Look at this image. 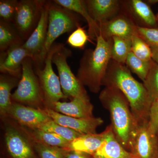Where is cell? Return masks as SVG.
Wrapping results in <instances>:
<instances>
[{
  "mask_svg": "<svg viewBox=\"0 0 158 158\" xmlns=\"http://www.w3.org/2000/svg\"><path fill=\"white\" fill-rule=\"evenodd\" d=\"M102 85L118 88L125 97L131 110L138 123L148 121L150 109L153 101L144 84L132 76L125 64L111 59Z\"/></svg>",
  "mask_w": 158,
  "mask_h": 158,
  "instance_id": "cell-1",
  "label": "cell"
},
{
  "mask_svg": "<svg viewBox=\"0 0 158 158\" xmlns=\"http://www.w3.org/2000/svg\"><path fill=\"white\" fill-rule=\"evenodd\" d=\"M99 98L103 106L110 113V126L116 139L129 151L132 135L138 123L127 99L119 89L113 86H106Z\"/></svg>",
  "mask_w": 158,
  "mask_h": 158,
  "instance_id": "cell-2",
  "label": "cell"
},
{
  "mask_svg": "<svg viewBox=\"0 0 158 158\" xmlns=\"http://www.w3.org/2000/svg\"><path fill=\"white\" fill-rule=\"evenodd\" d=\"M95 48L84 52L79 63L77 77L91 92L100 90L109 63L111 60L112 40H106L100 34L96 37Z\"/></svg>",
  "mask_w": 158,
  "mask_h": 158,
  "instance_id": "cell-3",
  "label": "cell"
},
{
  "mask_svg": "<svg viewBox=\"0 0 158 158\" xmlns=\"http://www.w3.org/2000/svg\"><path fill=\"white\" fill-rule=\"evenodd\" d=\"M48 25L47 35L43 48L33 59L35 68H42L49 51L59 36L73 32L80 26L78 14L63 8L53 1H49Z\"/></svg>",
  "mask_w": 158,
  "mask_h": 158,
  "instance_id": "cell-4",
  "label": "cell"
},
{
  "mask_svg": "<svg viewBox=\"0 0 158 158\" xmlns=\"http://www.w3.org/2000/svg\"><path fill=\"white\" fill-rule=\"evenodd\" d=\"M22 74L11 99L21 103L39 106L44 102V96L39 79L34 70L33 59L26 58L23 63Z\"/></svg>",
  "mask_w": 158,
  "mask_h": 158,
  "instance_id": "cell-5",
  "label": "cell"
},
{
  "mask_svg": "<svg viewBox=\"0 0 158 158\" xmlns=\"http://www.w3.org/2000/svg\"><path fill=\"white\" fill-rule=\"evenodd\" d=\"M64 45L62 43L54 44L47 55L43 67H34L43 93L44 102L49 108L60 100L67 98L62 92L59 77L54 72L52 65L54 54Z\"/></svg>",
  "mask_w": 158,
  "mask_h": 158,
  "instance_id": "cell-6",
  "label": "cell"
},
{
  "mask_svg": "<svg viewBox=\"0 0 158 158\" xmlns=\"http://www.w3.org/2000/svg\"><path fill=\"white\" fill-rule=\"evenodd\" d=\"M71 51L65 45L56 52L52 61L56 65L62 91L67 98H89L84 86L80 83L72 72L67 63V59L71 56Z\"/></svg>",
  "mask_w": 158,
  "mask_h": 158,
  "instance_id": "cell-7",
  "label": "cell"
},
{
  "mask_svg": "<svg viewBox=\"0 0 158 158\" xmlns=\"http://www.w3.org/2000/svg\"><path fill=\"white\" fill-rule=\"evenodd\" d=\"M45 0L19 1L12 25L25 41L37 27Z\"/></svg>",
  "mask_w": 158,
  "mask_h": 158,
  "instance_id": "cell-8",
  "label": "cell"
},
{
  "mask_svg": "<svg viewBox=\"0 0 158 158\" xmlns=\"http://www.w3.org/2000/svg\"><path fill=\"white\" fill-rule=\"evenodd\" d=\"M129 152L135 158H157L158 136L151 129L148 121L139 123L133 132Z\"/></svg>",
  "mask_w": 158,
  "mask_h": 158,
  "instance_id": "cell-9",
  "label": "cell"
},
{
  "mask_svg": "<svg viewBox=\"0 0 158 158\" xmlns=\"http://www.w3.org/2000/svg\"><path fill=\"white\" fill-rule=\"evenodd\" d=\"M56 123L83 134H96V129L104 121L100 117L77 118L58 113L50 108L41 109Z\"/></svg>",
  "mask_w": 158,
  "mask_h": 158,
  "instance_id": "cell-10",
  "label": "cell"
},
{
  "mask_svg": "<svg viewBox=\"0 0 158 158\" xmlns=\"http://www.w3.org/2000/svg\"><path fill=\"white\" fill-rule=\"evenodd\" d=\"M23 44L15 46L6 52H1V73L21 78L24 60L27 57L33 59L31 54L24 47Z\"/></svg>",
  "mask_w": 158,
  "mask_h": 158,
  "instance_id": "cell-11",
  "label": "cell"
},
{
  "mask_svg": "<svg viewBox=\"0 0 158 158\" xmlns=\"http://www.w3.org/2000/svg\"><path fill=\"white\" fill-rule=\"evenodd\" d=\"M100 34L106 40L113 37L131 40L137 34L136 26L128 18L123 15L115 16L110 20L99 24Z\"/></svg>",
  "mask_w": 158,
  "mask_h": 158,
  "instance_id": "cell-12",
  "label": "cell"
},
{
  "mask_svg": "<svg viewBox=\"0 0 158 158\" xmlns=\"http://www.w3.org/2000/svg\"><path fill=\"white\" fill-rule=\"evenodd\" d=\"M8 114L21 124L34 130L38 129L51 119L41 109H35L16 103L12 104Z\"/></svg>",
  "mask_w": 158,
  "mask_h": 158,
  "instance_id": "cell-13",
  "label": "cell"
},
{
  "mask_svg": "<svg viewBox=\"0 0 158 158\" xmlns=\"http://www.w3.org/2000/svg\"><path fill=\"white\" fill-rule=\"evenodd\" d=\"M48 6L49 1H46L38 24L23 44L33 59L39 55L45 43L48 25Z\"/></svg>",
  "mask_w": 158,
  "mask_h": 158,
  "instance_id": "cell-14",
  "label": "cell"
},
{
  "mask_svg": "<svg viewBox=\"0 0 158 158\" xmlns=\"http://www.w3.org/2000/svg\"><path fill=\"white\" fill-rule=\"evenodd\" d=\"M58 112L77 118H90L94 117V106L90 98H75L69 102H58L54 103L50 108Z\"/></svg>",
  "mask_w": 158,
  "mask_h": 158,
  "instance_id": "cell-15",
  "label": "cell"
},
{
  "mask_svg": "<svg viewBox=\"0 0 158 158\" xmlns=\"http://www.w3.org/2000/svg\"><path fill=\"white\" fill-rule=\"evenodd\" d=\"M105 139L93 158H135L116 139L110 125L105 130Z\"/></svg>",
  "mask_w": 158,
  "mask_h": 158,
  "instance_id": "cell-16",
  "label": "cell"
},
{
  "mask_svg": "<svg viewBox=\"0 0 158 158\" xmlns=\"http://www.w3.org/2000/svg\"><path fill=\"white\" fill-rule=\"evenodd\" d=\"M85 2L90 16L98 25L115 17L119 9V1L117 0H87Z\"/></svg>",
  "mask_w": 158,
  "mask_h": 158,
  "instance_id": "cell-17",
  "label": "cell"
},
{
  "mask_svg": "<svg viewBox=\"0 0 158 158\" xmlns=\"http://www.w3.org/2000/svg\"><path fill=\"white\" fill-rule=\"evenodd\" d=\"M5 136L7 149L12 157L33 158L31 145L18 131L14 129H8Z\"/></svg>",
  "mask_w": 158,
  "mask_h": 158,
  "instance_id": "cell-18",
  "label": "cell"
},
{
  "mask_svg": "<svg viewBox=\"0 0 158 158\" xmlns=\"http://www.w3.org/2000/svg\"><path fill=\"white\" fill-rule=\"evenodd\" d=\"M105 131L100 134H84L69 143L64 150L79 151L92 156L105 139Z\"/></svg>",
  "mask_w": 158,
  "mask_h": 158,
  "instance_id": "cell-19",
  "label": "cell"
},
{
  "mask_svg": "<svg viewBox=\"0 0 158 158\" xmlns=\"http://www.w3.org/2000/svg\"><path fill=\"white\" fill-rule=\"evenodd\" d=\"M63 8L68 9L84 18L88 26V34L92 38L96 37L100 34L99 25L90 16L86 7L85 1L82 0H54L53 1Z\"/></svg>",
  "mask_w": 158,
  "mask_h": 158,
  "instance_id": "cell-20",
  "label": "cell"
},
{
  "mask_svg": "<svg viewBox=\"0 0 158 158\" xmlns=\"http://www.w3.org/2000/svg\"><path fill=\"white\" fill-rule=\"evenodd\" d=\"M11 24L0 20L1 52H6L13 47L24 43V40Z\"/></svg>",
  "mask_w": 158,
  "mask_h": 158,
  "instance_id": "cell-21",
  "label": "cell"
},
{
  "mask_svg": "<svg viewBox=\"0 0 158 158\" xmlns=\"http://www.w3.org/2000/svg\"><path fill=\"white\" fill-rule=\"evenodd\" d=\"M19 79L2 73L0 76V112L2 115L8 114L12 105L11 90L18 85Z\"/></svg>",
  "mask_w": 158,
  "mask_h": 158,
  "instance_id": "cell-22",
  "label": "cell"
},
{
  "mask_svg": "<svg viewBox=\"0 0 158 158\" xmlns=\"http://www.w3.org/2000/svg\"><path fill=\"white\" fill-rule=\"evenodd\" d=\"M130 8L133 14L147 27L155 28L158 22L148 4L141 0H132Z\"/></svg>",
  "mask_w": 158,
  "mask_h": 158,
  "instance_id": "cell-23",
  "label": "cell"
},
{
  "mask_svg": "<svg viewBox=\"0 0 158 158\" xmlns=\"http://www.w3.org/2000/svg\"><path fill=\"white\" fill-rule=\"evenodd\" d=\"M112 40V60L120 64H125L128 56L131 52V40L113 37Z\"/></svg>",
  "mask_w": 158,
  "mask_h": 158,
  "instance_id": "cell-24",
  "label": "cell"
},
{
  "mask_svg": "<svg viewBox=\"0 0 158 158\" xmlns=\"http://www.w3.org/2000/svg\"><path fill=\"white\" fill-rule=\"evenodd\" d=\"M152 60L144 61L136 56L132 52L128 56L125 64L131 72L137 75L144 82L151 66Z\"/></svg>",
  "mask_w": 158,
  "mask_h": 158,
  "instance_id": "cell-25",
  "label": "cell"
},
{
  "mask_svg": "<svg viewBox=\"0 0 158 158\" xmlns=\"http://www.w3.org/2000/svg\"><path fill=\"white\" fill-rule=\"evenodd\" d=\"M37 130L55 133L69 142L83 135L74 130L56 123L52 118L44 123Z\"/></svg>",
  "mask_w": 158,
  "mask_h": 158,
  "instance_id": "cell-26",
  "label": "cell"
},
{
  "mask_svg": "<svg viewBox=\"0 0 158 158\" xmlns=\"http://www.w3.org/2000/svg\"><path fill=\"white\" fill-rule=\"evenodd\" d=\"M34 131L35 137L39 142L49 146L64 149L69 143V141L55 133L40 130Z\"/></svg>",
  "mask_w": 158,
  "mask_h": 158,
  "instance_id": "cell-27",
  "label": "cell"
},
{
  "mask_svg": "<svg viewBox=\"0 0 158 158\" xmlns=\"http://www.w3.org/2000/svg\"><path fill=\"white\" fill-rule=\"evenodd\" d=\"M131 52L136 56L144 61L152 60L150 46L138 35L134 34L131 38Z\"/></svg>",
  "mask_w": 158,
  "mask_h": 158,
  "instance_id": "cell-28",
  "label": "cell"
},
{
  "mask_svg": "<svg viewBox=\"0 0 158 158\" xmlns=\"http://www.w3.org/2000/svg\"><path fill=\"white\" fill-rule=\"evenodd\" d=\"M143 84L153 102L158 99V64L153 60Z\"/></svg>",
  "mask_w": 158,
  "mask_h": 158,
  "instance_id": "cell-29",
  "label": "cell"
},
{
  "mask_svg": "<svg viewBox=\"0 0 158 158\" xmlns=\"http://www.w3.org/2000/svg\"><path fill=\"white\" fill-rule=\"evenodd\" d=\"M19 1L17 0H1L0 17L6 22L12 23Z\"/></svg>",
  "mask_w": 158,
  "mask_h": 158,
  "instance_id": "cell-30",
  "label": "cell"
},
{
  "mask_svg": "<svg viewBox=\"0 0 158 158\" xmlns=\"http://www.w3.org/2000/svg\"><path fill=\"white\" fill-rule=\"evenodd\" d=\"M88 38L86 31L80 26L70 34L67 42L74 48H83L88 41Z\"/></svg>",
  "mask_w": 158,
  "mask_h": 158,
  "instance_id": "cell-31",
  "label": "cell"
},
{
  "mask_svg": "<svg viewBox=\"0 0 158 158\" xmlns=\"http://www.w3.org/2000/svg\"><path fill=\"white\" fill-rule=\"evenodd\" d=\"M137 33L149 46H158V28L136 26Z\"/></svg>",
  "mask_w": 158,
  "mask_h": 158,
  "instance_id": "cell-32",
  "label": "cell"
},
{
  "mask_svg": "<svg viewBox=\"0 0 158 158\" xmlns=\"http://www.w3.org/2000/svg\"><path fill=\"white\" fill-rule=\"evenodd\" d=\"M36 148L41 158H64L62 148L49 146L39 142L37 143Z\"/></svg>",
  "mask_w": 158,
  "mask_h": 158,
  "instance_id": "cell-33",
  "label": "cell"
},
{
  "mask_svg": "<svg viewBox=\"0 0 158 158\" xmlns=\"http://www.w3.org/2000/svg\"><path fill=\"white\" fill-rule=\"evenodd\" d=\"M148 124L153 131L158 136V99L153 102L151 106Z\"/></svg>",
  "mask_w": 158,
  "mask_h": 158,
  "instance_id": "cell-34",
  "label": "cell"
},
{
  "mask_svg": "<svg viewBox=\"0 0 158 158\" xmlns=\"http://www.w3.org/2000/svg\"><path fill=\"white\" fill-rule=\"evenodd\" d=\"M66 155V158H88V154L79 151H71Z\"/></svg>",
  "mask_w": 158,
  "mask_h": 158,
  "instance_id": "cell-35",
  "label": "cell"
},
{
  "mask_svg": "<svg viewBox=\"0 0 158 158\" xmlns=\"http://www.w3.org/2000/svg\"><path fill=\"white\" fill-rule=\"evenodd\" d=\"M152 53V60L158 64V46H150Z\"/></svg>",
  "mask_w": 158,
  "mask_h": 158,
  "instance_id": "cell-36",
  "label": "cell"
},
{
  "mask_svg": "<svg viewBox=\"0 0 158 158\" xmlns=\"http://www.w3.org/2000/svg\"><path fill=\"white\" fill-rule=\"evenodd\" d=\"M148 2V3H149V4H155V3L158 2V1H154V0H153V1H151V0H150V1H147Z\"/></svg>",
  "mask_w": 158,
  "mask_h": 158,
  "instance_id": "cell-37",
  "label": "cell"
},
{
  "mask_svg": "<svg viewBox=\"0 0 158 158\" xmlns=\"http://www.w3.org/2000/svg\"><path fill=\"white\" fill-rule=\"evenodd\" d=\"M156 17L157 20V21L158 22V13H157V14Z\"/></svg>",
  "mask_w": 158,
  "mask_h": 158,
  "instance_id": "cell-38",
  "label": "cell"
},
{
  "mask_svg": "<svg viewBox=\"0 0 158 158\" xmlns=\"http://www.w3.org/2000/svg\"><path fill=\"white\" fill-rule=\"evenodd\" d=\"M157 158H158V156H157Z\"/></svg>",
  "mask_w": 158,
  "mask_h": 158,
  "instance_id": "cell-39",
  "label": "cell"
},
{
  "mask_svg": "<svg viewBox=\"0 0 158 158\" xmlns=\"http://www.w3.org/2000/svg\"></svg>",
  "mask_w": 158,
  "mask_h": 158,
  "instance_id": "cell-40",
  "label": "cell"
}]
</instances>
